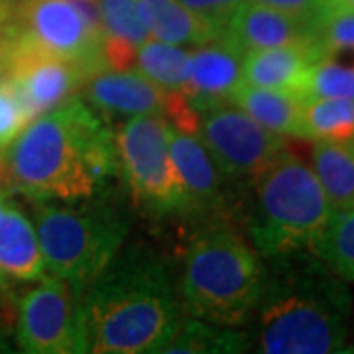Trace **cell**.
I'll use <instances>...</instances> for the list:
<instances>
[{
	"label": "cell",
	"mask_w": 354,
	"mask_h": 354,
	"mask_svg": "<svg viewBox=\"0 0 354 354\" xmlns=\"http://www.w3.org/2000/svg\"><path fill=\"white\" fill-rule=\"evenodd\" d=\"M252 346L264 354L344 353L353 329L346 281L311 250L264 258Z\"/></svg>",
	"instance_id": "6da1fadb"
},
{
	"label": "cell",
	"mask_w": 354,
	"mask_h": 354,
	"mask_svg": "<svg viewBox=\"0 0 354 354\" xmlns=\"http://www.w3.org/2000/svg\"><path fill=\"white\" fill-rule=\"evenodd\" d=\"M4 156L32 201L93 199L118 171L114 132L79 99L28 122Z\"/></svg>",
	"instance_id": "7a4b0ae2"
},
{
	"label": "cell",
	"mask_w": 354,
	"mask_h": 354,
	"mask_svg": "<svg viewBox=\"0 0 354 354\" xmlns=\"http://www.w3.org/2000/svg\"><path fill=\"white\" fill-rule=\"evenodd\" d=\"M85 353H162L183 317L162 260L122 254L79 297Z\"/></svg>",
	"instance_id": "3957f363"
},
{
	"label": "cell",
	"mask_w": 354,
	"mask_h": 354,
	"mask_svg": "<svg viewBox=\"0 0 354 354\" xmlns=\"http://www.w3.org/2000/svg\"><path fill=\"white\" fill-rule=\"evenodd\" d=\"M264 264L225 221H209L191 239L179 278V304L189 317L241 327L254 313Z\"/></svg>",
	"instance_id": "277c9868"
},
{
	"label": "cell",
	"mask_w": 354,
	"mask_h": 354,
	"mask_svg": "<svg viewBox=\"0 0 354 354\" xmlns=\"http://www.w3.org/2000/svg\"><path fill=\"white\" fill-rule=\"evenodd\" d=\"M254 207L248 232L262 258L311 250L333 209L309 165L290 150L254 177Z\"/></svg>",
	"instance_id": "5b68a950"
},
{
	"label": "cell",
	"mask_w": 354,
	"mask_h": 354,
	"mask_svg": "<svg viewBox=\"0 0 354 354\" xmlns=\"http://www.w3.org/2000/svg\"><path fill=\"white\" fill-rule=\"evenodd\" d=\"M36 232L50 276L67 281L77 295L120 252L128 225L106 207H57L34 201Z\"/></svg>",
	"instance_id": "8992f818"
},
{
	"label": "cell",
	"mask_w": 354,
	"mask_h": 354,
	"mask_svg": "<svg viewBox=\"0 0 354 354\" xmlns=\"http://www.w3.org/2000/svg\"><path fill=\"white\" fill-rule=\"evenodd\" d=\"M169 136L171 124L162 114H136L114 134L118 171L134 201L158 216L185 215V191Z\"/></svg>",
	"instance_id": "52a82bcc"
},
{
	"label": "cell",
	"mask_w": 354,
	"mask_h": 354,
	"mask_svg": "<svg viewBox=\"0 0 354 354\" xmlns=\"http://www.w3.org/2000/svg\"><path fill=\"white\" fill-rule=\"evenodd\" d=\"M197 136L228 181H252L288 150L283 136L258 124L234 104L201 111Z\"/></svg>",
	"instance_id": "ba28073f"
},
{
	"label": "cell",
	"mask_w": 354,
	"mask_h": 354,
	"mask_svg": "<svg viewBox=\"0 0 354 354\" xmlns=\"http://www.w3.org/2000/svg\"><path fill=\"white\" fill-rule=\"evenodd\" d=\"M77 291L55 276L28 290L18 299L16 341L22 353H85Z\"/></svg>",
	"instance_id": "9c48e42d"
},
{
	"label": "cell",
	"mask_w": 354,
	"mask_h": 354,
	"mask_svg": "<svg viewBox=\"0 0 354 354\" xmlns=\"http://www.w3.org/2000/svg\"><path fill=\"white\" fill-rule=\"evenodd\" d=\"M14 22L32 44L73 62L87 77L109 69L102 46L69 0H20Z\"/></svg>",
	"instance_id": "30bf717a"
},
{
	"label": "cell",
	"mask_w": 354,
	"mask_h": 354,
	"mask_svg": "<svg viewBox=\"0 0 354 354\" xmlns=\"http://www.w3.org/2000/svg\"><path fill=\"white\" fill-rule=\"evenodd\" d=\"M6 79L34 120L71 101L79 87H83L87 73L73 62L38 48L20 30Z\"/></svg>",
	"instance_id": "8fae6325"
},
{
	"label": "cell",
	"mask_w": 354,
	"mask_h": 354,
	"mask_svg": "<svg viewBox=\"0 0 354 354\" xmlns=\"http://www.w3.org/2000/svg\"><path fill=\"white\" fill-rule=\"evenodd\" d=\"M83 87L95 109L111 114H162L169 120L185 102L181 91H167L132 69H102L87 77Z\"/></svg>",
	"instance_id": "7c38bea8"
},
{
	"label": "cell",
	"mask_w": 354,
	"mask_h": 354,
	"mask_svg": "<svg viewBox=\"0 0 354 354\" xmlns=\"http://www.w3.org/2000/svg\"><path fill=\"white\" fill-rule=\"evenodd\" d=\"M218 38L227 39L242 53L279 46L315 44L313 26L309 22L252 0L242 2L234 10Z\"/></svg>",
	"instance_id": "4fadbf2b"
},
{
	"label": "cell",
	"mask_w": 354,
	"mask_h": 354,
	"mask_svg": "<svg viewBox=\"0 0 354 354\" xmlns=\"http://www.w3.org/2000/svg\"><path fill=\"white\" fill-rule=\"evenodd\" d=\"M169 150L185 191V215L203 216L207 221L223 215L227 201L221 174L201 138L171 127Z\"/></svg>",
	"instance_id": "5bb4252c"
},
{
	"label": "cell",
	"mask_w": 354,
	"mask_h": 354,
	"mask_svg": "<svg viewBox=\"0 0 354 354\" xmlns=\"http://www.w3.org/2000/svg\"><path fill=\"white\" fill-rule=\"evenodd\" d=\"M244 53L227 39L215 38L189 53V79L183 95L197 113L228 102L232 91L244 83Z\"/></svg>",
	"instance_id": "9a60e30c"
},
{
	"label": "cell",
	"mask_w": 354,
	"mask_h": 354,
	"mask_svg": "<svg viewBox=\"0 0 354 354\" xmlns=\"http://www.w3.org/2000/svg\"><path fill=\"white\" fill-rule=\"evenodd\" d=\"M317 44H295L244 53L242 77L252 87L301 93L309 67L321 59Z\"/></svg>",
	"instance_id": "2e32d148"
},
{
	"label": "cell",
	"mask_w": 354,
	"mask_h": 354,
	"mask_svg": "<svg viewBox=\"0 0 354 354\" xmlns=\"http://www.w3.org/2000/svg\"><path fill=\"white\" fill-rule=\"evenodd\" d=\"M48 276L38 232L32 221L6 203L0 209V278L10 281H41Z\"/></svg>",
	"instance_id": "e0dca14e"
},
{
	"label": "cell",
	"mask_w": 354,
	"mask_h": 354,
	"mask_svg": "<svg viewBox=\"0 0 354 354\" xmlns=\"http://www.w3.org/2000/svg\"><path fill=\"white\" fill-rule=\"evenodd\" d=\"M228 102L279 136L304 138V97L299 93L252 87L248 83H241L228 97Z\"/></svg>",
	"instance_id": "ac0fdd59"
},
{
	"label": "cell",
	"mask_w": 354,
	"mask_h": 354,
	"mask_svg": "<svg viewBox=\"0 0 354 354\" xmlns=\"http://www.w3.org/2000/svg\"><path fill=\"white\" fill-rule=\"evenodd\" d=\"M138 16L150 38L174 46H203L218 38L215 28L179 0H136Z\"/></svg>",
	"instance_id": "d6986e66"
},
{
	"label": "cell",
	"mask_w": 354,
	"mask_h": 354,
	"mask_svg": "<svg viewBox=\"0 0 354 354\" xmlns=\"http://www.w3.org/2000/svg\"><path fill=\"white\" fill-rule=\"evenodd\" d=\"M102 53L109 69H130L136 64L140 46L150 38L138 16L136 0H101Z\"/></svg>",
	"instance_id": "ffe728a7"
},
{
	"label": "cell",
	"mask_w": 354,
	"mask_h": 354,
	"mask_svg": "<svg viewBox=\"0 0 354 354\" xmlns=\"http://www.w3.org/2000/svg\"><path fill=\"white\" fill-rule=\"evenodd\" d=\"M313 174L325 191L333 211L354 207V150L351 144L315 140Z\"/></svg>",
	"instance_id": "44dd1931"
},
{
	"label": "cell",
	"mask_w": 354,
	"mask_h": 354,
	"mask_svg": "<svg viewBox=\"0 0 354 354\" xmlns=\"http://www.w3.org/2000/svg\"><path fill=\"white\" fill-rule=\"evenodd\" d=\"M252 337L236 327H223L203 319H181L174 337L162 348L164 354H232L246 353Z\"/></svg>",
	"instance_id": "7402d4cb"
},
{
	"label": "cell",
	"mask_w": 354,
	"mask_h": 354,
	"mask_svg": "<svg viewBox=\"0 0 354 354\" xmlns=\"http://www.w3.org/2000/svg\"><path fill=\"white\" fill-rule=\"evenodd\" d=\"M304 138L354 142V99H304Z\"/></svg>",
	"instance_id": "603a6c76"
},
{
	"label": "cell",
	"mask_w": 354,
	"mask_h": 354,
	"mask_svg": "<svg viewBox=\"0 0 354 354\" xmlns=\"http://www.w3.org/2000/svg\"><path fill=\"white\" fill-rule=\"evenodd\" d=\"M138 71L167 91H181L189 79V51L165 44L162 39L148 38L140 46L136 55Z\"/></svg>",
	"instance_id": "cb8c5ba5"
},
{
	"label": "cell",
	"mask_w": 354,
	"mask_h": 354,
	"mask_svg": "<svg viewBox=\"0 0 354 354\" xmlns=\"http://www.w3.org/2000/svg\"><path fill=\"white\" fill-rule=\"evenodd\" d=\"M313 252L346 283H354V207L333 211L323 234L317 239Z\"/></svg>",
	"instance_id": "d4e9b609"
},
{
	"label": "cell",
	"mask_w": 354,
	"mask_h": 354,
	"mask_svg": "<svg viewBox=\"0 0 354 354\" xmlns=\"http://www.w3.org/2000/svg\"><path fill=\"white\" fill-rule=\"evenodd\" d=\"M304 99H354V65H342L335 57H321L309 67L304 87Z\"/></svg>",
	"instance_id": "484cf974"
},
{
	"label": "cell",
	"mask_w": 354,
	"mask_h": 354,
	"mask_svg": "<svg viewBox=\"0 0 354 354\" xmlns=\"http://www.w3.org/2000/svg\"><path fill=\"white\" fill-rule=\"evenodd\" d=\"M313 36L323 57L354 51V8L327 4L315 20Z\"/></svg>",
	"instance_id": "4316f807"
},
{
	"label": "cell",
	"mask_w": 354,
	"mask_h": 354,
	"mask_svg": "<svg viewBox=\"0 0 354 354\" xmlns=\"http://www.w3.org/2000/svg\"><path fill=\"white\" fill-rule=\"evenodd\" d=\"M28 122H32V116L20 95L6 77L0 79V150L8 148Z\"/></svg>",
	"instance_id": "83f0119b"
},
{
	"label": "cell",
	"mask_w": 354,
	"mask_h": 354,
	"mask_svg": "<svg viewBox=\"0 0 354 354\" xmlns=\"http://www.w3.org/2000/svg\"><path fill=\"white\" fill-rule=\"evenodd\" d=\"M179 2L185 4L191 12L197 14L211 28H215L216 34H221L228 18L246 0H179Z\"/></svg>",
	"instance_id": "f1b7e54d"
},
{
	"label": "cell",
	"mask_w": 354,
	"mask_h": 354,
	"mask_svg": "<svg viewBox=\"0 0 354 354\" xmlns=\"http://www.w3.org/2000/svg\"><path fill=\"white\" fill-rule=\"evenodd\" d=\"M252 2L291 14L299 20L309 22L311 26H315V20L325 10V6L329 4L327 0H252Z\"/></svg>",
	"instance_id": "f546056e"
},
{
	"label": "cell",
	"mask_w": 354,
	"mask_h": 354,
	"mask_svg": "<svg viewBox=\"0 0 354 354\" xmlns=\"http://www.w3.org/2000/svg\"><path fill=\"white\" fill-rule=\"evenodd\" d=\"M77 8V12L81 14L83 22L87 24L88 34L93 36L95 41H99L102 46L104 39V26H102L101 14V0H69Z\"/></svg>",
	"instance_id": "4dcf8cb0"
},
{
	"label": "cell",
	"mask_w": 354,
	"mask_h": 354,
	"mask_svg": "<svg viewBox=\"0 0 354 354\" xmlns=\"http://www.w3.org/2000/svg\"><path fill=\"white\" fill-rule=\"evenodd\" d=\"M18 34H20V28L14 20L6 22V24H0V79L6 77Z\"/></svg>",
	"instance_id": "1f68e13d"
},
{
	"label": "cell",
	"mask_w": 354,
	"mask_h": 354,
	"mask_svg": "<svg viewBox=\"0 0 354 354\" xmlns=\"http://www.w3.org/2000/svg\"><path fill=\"white\" fill-rule=\"evenodd\" d=\"M14 191H16V187L12 183V176H10V169H8L6 156L0 150V209L8 203Z\"/></svg>",
	"instance_id": "d6a6232c"
},
{
	"label": "cell",
	"mask_w": 354,
	"mask_h": 354,
	"mask_svg": "<svg viewBox=\"0 0 354 354\" xmlns=\"http://www.w3.org/2000/svg\"><path fill=\"white\" fill-rule=\"evenodd\" d=\"M20 0H0V24L12 22L18 12Z\"/></svg>",
	"instance_id": "836d02e7"
},
{
	"label": "cell",
	"mask_w": 354,
	"mask_h": 354,
	"mask_svg": "<svg viewBox=\"0 0 354 354\" xmlns=\"http://www.w3.org/2000/svg\"><path fill=\"white\" fill-rule=\"evenodd\" d=\"M329 4H337V6H348L354 8V0H327Z\"/></svg>",
	"instance_id": "e575fe53"
},
{
	"label": "cell",
	"mask_w": 354,
	"mask_h": 354,
	"mask_svg": "<svg viewBox=\"0 0 354 354\" xmlns=\"http://www.w3.org/2000/svg\"><path fill=\"white\" fill-rule=\"evenodd\" d=\"M6 288H8V283H6L4 279L0 278V304L4 301V293H6Z\"/></svg>",
	"instance_id": "d590c367"
},
{
	"label": "cell",
	"mask_w": 354,
	"mask_h": 354,
	"mask_svg": "<svg viewBox=\"0 0 354 354\" xmlns=\"http://www.w3.org/2000/svg\"><path fill=\"white\" fill-rule=\"evenodd\" d=\"M0 351H6V346H4V342L0 341Z\"/></svg>",
	"instance_id": "8d00e7d4"
},
{
	"label": "cell",
	"mask_w": 354,
	"mask_h": 354,
	"mask_svg": "<svg viewBox=\"0 0 354 354\" xmlns=\"http://www.w3.org/2000/svg\"><path fill=\"white\" fill-rule=\"evenodd\" d=\"M353 330H354V307H353Z\"/></svg>",
	"instance_id": "74e56055"
},
{
	"label": "cell",
	"mask_w": 354,
	"mask_h": 354,
	"mask_svg": "<svg viewBox=\"0 0 354 354\" xmlns=\"http://www.w3.org/2000/svg\"><path fill=\"white\" fill-rule=\"evenodd\" d=\"M351 146H353V150H354V142H351Z\"/></svg>",
	"instance_id": "f35d334b"
}]
</instances>
